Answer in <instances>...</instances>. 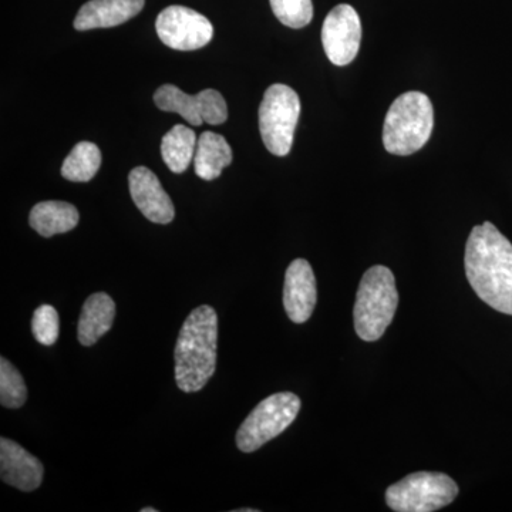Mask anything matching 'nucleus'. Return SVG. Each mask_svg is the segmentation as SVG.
I'll use <instances>...</instances> for the list:
<instances>
[{"mask_svg":"<svg viewBox=\"0 0 512 512\" xmlns=\"http://www.w3.org/2000/svg\"><path fill=\"white\" fill-rule=\"evenodd\" d=\"M464 266L478 298L495 311L512 316V244L491 222L471 231Z\"/></svg>","mask_w":512,"mask_h":512,"instance_id":"1","label":"nucleus"},{"mask_svg":"<svg viewBox=\"0 0 512 512\" xmlns=\"http://www.w3.org/2000/svg\"><path fill=\"white\" fill-rule=\"evenodd\" d=\"M218 315L202 305L185 319L175 345V382L184 393L200 392L217 369Z\"/></svg>","mask_w":512,"mask_h":512,"instance_id":"2","label":"nucleus"},{"mask_svg":"<svg viewBox=\"0 0 512 512\" xmlns=\"http://www.w3.org/2000/svg\"><path fill=\"white\" fill-rule=\"evenodd\" d=\"M399 305L396 279L393 272L383 265L367 269L357 289L355 329L365 342H376L392 325Z\"/></svg>","mask_w":512,"mask_h":512,"instance_id":"3","label":"nucleus"},{"mask_svg":"<svg viewBox=\"0 0 512 512\" xmlns=\"http://www.w3.org/2000/svg\"><path fill=\"white\" fill-rule=\"evenodd\" d=\"M433 126L434 110L429 97L420 92L404 93L387 111L384 148L394 156H410L426 146Z\"/></svg>","mask_w":512,"mask_h":512,"instance_id":"4","label":"nucleus"},{"mask_svg":"<svg viewBox=\"0 0 512 512\" xmlns=\"http://www.w3.org/2000/svg\"><path fill=\"white\" fill-rule=\"evenodd\" d=\"M458 485L443 473L419 471L386 490V503L396 512H433L453 503Z\"/></svg>","mask_w":512,"mask_h":512,"instance_id":"5","label":"nucleus"},{"mask_svg":"<svg viewBox=\"0 0 512 512\" xmlns=\"http://www.w3.org/2000/svg\"><path fill=\"white\" fill-rule=\"evenodd\" d=\"M299 116L301 100L295 90L279 83L266 90L259 106V131L265 147L274 156H288Z\"/></svg>","mask_w":512,"mask_h":512,"instance_id":"6","label":"nucleus"},{"mask_svg":"<svg viewBox=\"0 0 512 512\" xmlns=\"http://www.w3.org/2000/svg\"><path fill=\"white\" fill-rule=\"evenodd\" d=\"M301 399L289 392L266 397L241 424L237 433V446L242 453H254L274 440L295 421L301 410Z\"/></svg>","mask_w":512,"mask_h":512,"instance_id":"7","label":"nucleus"},{"mask_svg":"<svg viewBox=\"0 0 512 512\" xmlns=\"http://www.w3.org/2000/svg\"><path fill=\"white\" fill-rule=\"evenodd\" d=\"M154 101L158 109L180 114L191 126H218L228 119L227 101L217 90H202L197 96H190L174 84H164L158 87Z\"/></svg>","mask_w":512,"mask_h":512,"instance_id":"8","label":"nucleus"},{"mask_svg":"<svg viewBox=\"0 0 512 512\" xmlns=\"http://www.w3.org/2000/svg\"><path fill=\"white\" fill-rule=\"evenodd\" d=\"M157 35L170 49L191 52L207 46L214 36V26L201 13L185 6H168L158 15Z\"/></svg>","mask_w":512,"mask_h":512,"instance_id":"9","label":"nucleus"},{"mask_svg":"<svg viewBox=\"0 0 512 512\" xmlns=\"http://www.w3.org/2000/svg\"><path fill=\"white\" fill-rule=\"evenodd\" d=\"M362 42V23L350 5L330 10L323 22L322 43L326 56L336 66H346L356 59Z\"/></svg>","mask_w":512,"mask_h":512,"instance_id":"10","label":"nucleus"},{"mask_svg":"<svg viewBox=\"0 0 512 512\" xmlns=\"http://www.w3.org/2000/svg\"><path fill=\"white\" fill-rule=\"evenodd\" d=\"M318 301L316 278L306 259H295L286 269L284 306L293 323L308 322Z\"/></svg>","mask_w":512,"mask_h":512,"instance_id":"11","label":"nucleus"},{"mask_svg":"<svg viewBox=\"0 0 512 512\" xmlns=\"http://www.w3.org/2000/svg\"><path fill=\"white\" fill-rule=\"evenodd\" d=\"M130 194L138 210L154 224H170L175 217L173 201L153 171L137 167L128 175Z\"/></svg>","mask_w":512,"mask_h":512,"instance_id":"12","label":"nucleus"},{"mask_svg":"<svg viewBox=\"0 0 512 512\" xmlns=\"http://www.w3.org/2000/svg\"><path fill=\"white\" fill-rule=\"evenodd\" d=\"M43 466L39 458L15 441L0 440V476L3 483L20 491H35L43 480Z\"/></svg>","mask_w":512,"mask_h":512,"instance_id":"13","label":"nucleus"},{"mask_svg":"<svg viewBox=\"0 0 512 512\" xmlns=\"http://www.w3.org/2000/svg\"><path fill=\"white\" fill-rule=\"evenodd\" d=\"M146 0H90L74 19V28L83 30L114 28L133 19L143 10Z\"/></svg>","mask_w":512,"mask_h":512,"instance_id":"14","label":"nucleus"},{"mask_svg":"<svg viewBox=\"0 0 512 512\" xmlns=\"http://www.w3.org/2000/svg\"><path fill=\"white\" fill-rule=\"evenodd\" d=\"M116 318V303L107 293L99 292L90 296L84 302L79 326H77V338L83 346L89 348L103 338L113 326Z\"/></svg>","mask_w":512,"mask_h":512,"instance_id":"15","label":"nucleus"},{"mask_svg":"<svg viewBox=\"0 0 512 512\" xmlns=\"http://www.w3.org/2000/svg\"><path fill=\"white\" fill-rule=\"evenodd\" d=\"M79 218V211L69 202L45 201L32 208L29 224L37 234L50 238L72 231L79 224Z\"/></svg>","mask_w":512,"mask_h":512,"instance_id":"16","label":"nucleus"},{"mask_svg":"<svg viewBox=\"0 0 512 512\" xmlns=\"http://www.w3.org/2000/svg\"><path fill=\"white\" fill-rule=\"evenodd\" d=\"M232 148L220 134L205 131L195 150V174L205 181L217 180L222 170L232 163Z\"/></svg>","mask_w":512,"mask_h":512,"instance_id":"17","label":"nucleus"},{"mask_svg":"<svg viewBox=\"0 0 512 512\" xmlns=\"http://www.w3.org/2000/svg\"><path fill=\"white\" fill-rule=\"evenodd\" d=\"M197 143L198 138L194 130L183 124L174 126L161 141V156L164 163L173 173L183 174L194 160Z\"/></svg>","mask_w":512,"mask_h":512,"instance_id":"18","label":"nucleus"},{"mask_svg":"<svg viewBox=\"0 0 512 512\" xmlns=\"http://www.w3.org/2000/svg\"><path fill=\"white\" fill-rule=\"evenodd\" d=\"M101 165L100 148L90 141L76 144L64 160L62 175L72 183H89Z\"/></svg>","mask_w":512,"mask_h":512,"instance_id":"19","label":"nucleus"},{"mask_svg":"<svg viewBox=\"0 0 512 512\" xmlns=\"http://www.w3.org/2000/svg\"><path fill=\"white\" fill-rule=\"evenodd\" d=\"M28 400V387L22 375L9 360H0V404L6 409H19Z\"/></svg>","mask_w":512,"mask_h":512,"instance_id":"20","label":"nucleus"},{"mask_svg":"<svg viewBox=\"0 0 512 512\" xmlns=\"http://www.w3.org/2000/svg\"><path fill=\"white\" fill-rule=\"evenodd\" d=\"M276 19L292 29H302L313 18L312 0H269Z\"/></svg>","mask_w":512,"mask_h":512,"instance_id":"21","label":"nucleus"},{"mask_svg":"<svg viewBox=\"0 0 512 512\" xmlns=\"http://www.w3.org/2000/svg\"><path fill=\"white\" fill-rule=\"evenodd\" d=\"M33 336L40 345L52 346L59 339L60 320L59 313L50 305L37 308L32 319Z\"/></svg>","mask_w":512,"mask_h":512,"instance_id":"22","label":"nucleus"},{"mask_svg":"<svg viewBox=\"0 0 512 512\" xmlns=\"http://www.w3.org/2000/svg\"><path fill=\"white\" fill-rule=\"evenodd\" d=\"M141 512H157L156 508H143Z\"/></svg>","mask_w":512,"mask_h":512,"instance_id":"23","label":"nucleus"}]
</instances>
